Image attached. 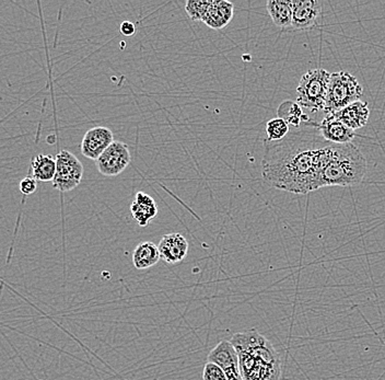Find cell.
<instances>
[{"mask_svg":"<svg viewBox=\"0 0 385 380\" xmlns=\"http://www.w3.org/2000/svg\"><path fill=\"white\" fill-rule=\"evenodd\" d=\"M262 175L272 187L294 194L321 189V173L328 163L333 144L325 141L318 123L309 121L282 141L265 139Z\"/></svg>","mask_w":385,"mask_h":380,"instance_id":"obj_1","label":"cell"},{"mask_svg":"<svg viewBox=\"0 0 385 380\" xmlns=\"http://www.w3.org/2000/svg\"><path fill=\"white\" fill-rule=\"evenodd\" d=\"M238 352L243 380H280L282 362L272 342L255 330L239 332L230 340Z\"/></svg>","mask_w":385,"mask_h":380,"instance_id":"obj_2","label":"cell"},{"mask_svg":"<svg viewBox=\"0 0 385 380\" xmlns=\"http://www.w3.org/2000/svg\"><path fill=\"white\" fill-rule=\"evenodd\" d=\"M367 159L355 144H333L321 173V187H352L364 181Z\"/></svg>","mask_w":385,"mask_h":380,"instance_id":"obj_3","label":"cell"},{"mask_svg":"<svg viewBox=\"0 0 385 380\" xmlns=\"http://www.w3.org/2000/svg\"><path fill=\"white\" fill-rule=\"evenodd\" d=\"M330 79L331 74L321 68L304 74L297 88V102L311 113L324 111Z\"/></svg>","mask_w":385,"mask_h":380,"instance_id":"obj_4","label":"cell"},{"mask_svg":"<svg viewBox=\"0 0 385 380\" xmlns=\"http://www.w3.org/2000/svg\"><path fill=\"white\" fill-rule=\"evenodd\" d=\"M362 95L364 89L352 74L344 71L331 74L324 112L326 115H333L347 105L359 101Z\"/></svg>","mask_w":385,"mask_h":380,"instance_id":"obj_5","label":"cell"},{"mask_svg":"<svg viewBox=\"0 0 385 380\" xmlns=\"http://www.w3.org/2000/svg\"><path fill=\"white\" fill-rule=\"evenodd\" d=\"M56 175L53 187L59 192H69L81 183L84 166L74 154L63 149L56 156Z\"/></svg>","mask_w":385,"mask_h":380,"instance_id":"obj_6","label":"cell"},{"mask_svg":"<svg viewBox=\"0 0 385 380\" xmlns=\"http://www.w3.org/2000/svg\"><path fill=\"white\" fill-rule=\"evenodd\" d=\"M130 148L122 142H114L96 160V166L101 175L117 177L130 163Z\"/></svg>","mask_w":385,"mask_h":380,"instance_id":"obj_7","label":"cell"},{"mask_svg":"<svg viewBox=\"0 0 385 380\" xmlns=\"http://www.w3.org/2000/svg\"><path fill=\"white\" fill-rule=\"evenodd\" d=\"M208 362L222 368L228 380H243L241 374L238 352L230 341H222L210 351Z\"/></svg>","mask_w":385,"mask_h":380,"instance_id":"obj_8","label":"cell"},{"mask_svg":"<svg viewBox=\"0 0 385 380\" xmlns=\"http://www.w3.org/2000/svg\"><path fill=\"white\" fill-rule=\"evenodd\" d=\"M294 18L290 30L304 31L318 25L322 17V4L318 0H292Z\"/></svg>","mask_w":385,"mask_h":380,"instance_id":"obj_9","label":"cell"},{"mask_svg":"<svg viewBox=\"0 0 385 380\" xmlns=\"http://www.w3.org/2000/svg\"><path fill=\"white\" fill-rule=\"evenodd\" d=\"M114 142L111 129L104 126H96L84 134L81 142V154L88 159L96 161Z\"/></svg>","mask_w":385,"mask_h":380,"instance_id":"obj_10","label":"cell"},{"mask_svg":"<svg viewBox=\"0 0 385 380\" xmlns=\"http://www.w3.org/2000/svg\"><path fill=\"white\" fill-rule=\"evenodd\" d=\"M158 248H159L162 261L171 265L180 263L188 257V240L180 234L173 233L164 235Z\"/></svg>","mask_w":385,"mask_h":380,"instance_id":"obj_11","label":"cell"},{"mask_svg":"<svg viewBox=\"0 0 385 380\" xmlns=\"http://www.w3.org/2000/svg\"><path fill=\"white\" fill-rule=\"evenodd\" d=\"M318 131L325 141L336 145L352 143L356 136L354 129H349L348 126L335 119L333 115H326L318 123Z\"/></svg>","mask_w":385,"mask_h":380,"instance_id":"obj_12","label":"cell"},{"mask_svg":"<svg viewBox=\"0 0 385 380\" xmlns=\"http://www.w3.org/2000/svg\"><path fill=\"white\" fill-rule=\"evenodd\" d=\"M234 13V4L226 0H212L202 22L210 29L222 30L231 22Z\"/></svg>","mask_w":385,"mask_h":380,"instance_id":"obj_13","label":"cell"},{"mask_svg":"<svg viewBox=\"0 0 385 380\" xmlns=\"http://www.w3.org/2000/svg\"><path fill=\"white\" fill-rule=\"evenodd\" d=\"M333 117L355 131L367 125L370 117V110L367 102L359 100L333 114Z\"/></svg>","mask_w":385,"mask_h":380,"instance_id":"obj_14","label":"cell"},{"mask_svg":"<svg viewBox=\"0 0 385 380\" xmlns=\"http://www.w3.org/2000/svg\"><path fill=\"white\" fill-rule=\"evenodd\" d=\"M132 217L140 227H146L158 215V206L150 195L144 192H138L135 200L130 205Z\"/></svg>","mask_w":385,"mask_h":380,"instance_id":"obj_15","label":"cell"},{"mask_svg":"<svg viewBox=\"0 0 385 380\" xmlns=\"http://www.w3.org/2000/svg\"><path fill=\"white\" fill-rule=\"evenodd\" d=\"M266 9L276 27L290 29L294 18L292 0H268Z\"/></svg>","mask_w":385,"mask_h":380,"instance_id":"obj_16","label":"cell"},{"mask_svg":"<svg viewBox=\"0 0 385 380\" xmlns=\"http://www.w3.org/2000/svg\"><path fill=\"white\" fill-rule=\"evenodd\" d=\"M159 248L151 241L139 243L132 253V263L137 270H146L154 267L159 260Z\"/></svg>","mask_w":385,"mask_h":380,"instance_id":"obj_17","label":"cell"},{"mask_svg":"<svg viewBox=\"0 0 385 380\" xmlns=\"http://www.w3.org/2000/svg\"><path fill=\"white\" fill-rule=\"evenodd\" d=\"M56 157L52 155H38L32 159L33 178L36 181H53L56 175Z\"/></svg>","mask_w":385,"mask_h":380,"instance_id":"obj_18","label":"cell"},{"mask_svg":"<svg viewBox=\"0 0 385 380\" xmlns=\"http://www.w3.org/2000/svg\"><path fill=\"white\" fill-rule=\"evenodd\" d=\"M277 114L280 119L284 120L289 125L294 126L296 129L311 121L308 114L304 113V110L298 102L292 101V100L282 102L277 110Z\"/></svg>","mask_w":385,"mask_h":380,"instance_id":"obj_19","label":"cell"},{"mask_svg":"<svg viewBox=\"0 0 385 380\" xmlns=\"http://www.w3.org/2000/svg\"><path fill=\"white\" fill-rule=\"evenodd\" d=\"M290 132V125L280 117L270 120L266 124V134L268 141H282Z\"/></svg>","mask_w":385,"mask_h":380,"instance_id":"obj_20","label":"cell"},{"mask_svg":"<svg viewBox=\"0 0 385 380\" xmlns=\"http://www.w3.org/2000/svg\"><path fill=\"white\" fill-rule=\"evenodd\" d=\"M210 4H212V0L210 1H206V0H188L185 4L186 13L194 21H202Z\"/></svg>","mask_w":385,"mask_h":380,"instance_id":"obj_21","label":"cell"},{"mask_svg":"<svg viewBox=\"0 0 385 380\" xmlns=\"http://www.w3.org/2000/svg\"><path fill=\"white\" fill-rule=\"evenodd\" d=\"M202 379L204 380H228L222 368L217 364L208 362L202 369Z\"/></svg>","mask_w":385,"mask_h":380,"instance_id":"obj_22","label":"cell"},{"mask_svg":"<svg viewBox=\"0 0 385 380\" xmlns=\"http://www.w3.org/2000/svg\"><path fill=\"white\" fill-rule=\"evenodd\" d=\"M38 181L33 177H25L20 182L19 189L23 195H31L36 191Z\"/></svg>","mask_w":385,"mask_h":380,"instance_id":"obj_23","label":"cell"},{"mask_svg":"<svg viewBox=\"0 0 385 380\" xmlns=\"http://www.w3.org/2000/svg\"><path fill=\"white\" fill-rule=\"evenodd\" d=\"M120 31L125 37H132L136 33V27L132 22L124 21L120 23Z\"/></svg>","mask_w":385,"mask_h":380,"instance_id":"obj_24","label":"cell"}]
</instances>
